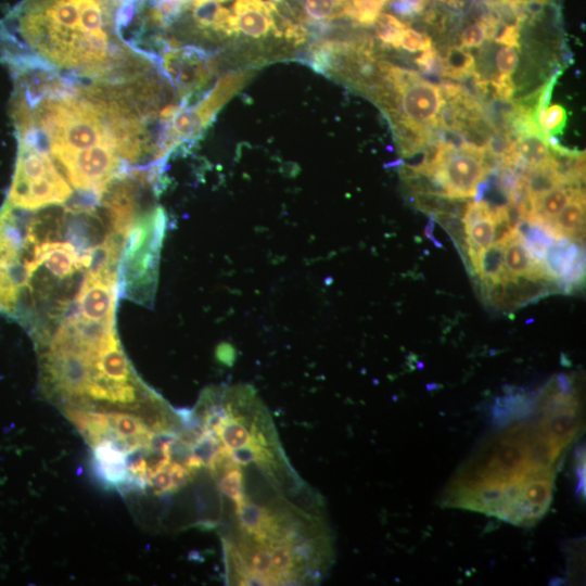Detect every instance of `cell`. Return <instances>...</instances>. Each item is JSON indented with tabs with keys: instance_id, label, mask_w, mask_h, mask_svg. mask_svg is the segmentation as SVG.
<instances>
[{
	"instance_id": "6da1fadb",
	"label": "cell",
	"mask_w": 586,
	"mask_h": 586,
	"mask_svg": "<svg viewBox=\"0 0 586 586\" xmlns=\"http://www.w3.org/2000/svg\"><path fill=\"white\" fill-rule=\"evenodd\" d=\"M114 0H26L10 23L18 47L29 52L12 61L52 71L76 81L137 76L154 63L123 42ZM117 10V9H116Z\"/></svg>"
},
{
	"instance_id": "7a4b0ae2",
	"label": "cell",
	"mask_w": 586,
	"mask_h": 586,
	"mask_svg": "<svg viewBox=\"0 0 586 586\" xmlns=\"http://www.w3.org/2000/svg\"><path fill=\"white\" fill-rule=\"evenodd\" d=\"M255 69H241L222 76L193 106L180 107L167 124L161 145L160 158L179 143L196 139L212 123L217 112L255 75Z\"/></svg>"
},
{
	"instance_id": "3957f363",
	"label": "cell",
	"mask_w": 586,
	"mask_h": 586,
	"mask_svg": "<svg viewBox=\"0 0 586 586\" xmlns=\"http://www.w3.org/2000/svg\"><path fill=\"white\" fill-rule=\"evenodd\" d=\"M156 62L176 90L181 107L190 106L192 99L206 93L203 90L215 73L214 58L205 49L195 46L179 47L171 39Z\"/></svg>"
},
{
	"instance_id": "277c9868",
	"label": "cell",
	"mask_w": 586,
	"mask_h": 586,
	"mask_svg": "<svg viewBox=\"0 0 586 586\" xmlns=\"http://www.w3.org/2000/svg\"><path fill=\"white\" fill-rule=\"evenodd\" d=\"M122 158L111 143H102L58 161L69 183L101 200L110 183L118 177Z\"/></svg>"
},
{
	"instance_id": "5b68a950",
	"label": "cell",
	"mask_w": 586,
	"mask_h": 586,
	"mask_svg": "<svg viewBox=\"0 0 586 586\" xmlns=\"http://www.w3.org/2000/svg\"><path fill=\"white\" fill-rule=\"evenodd\" d=\"M392 92L396 98V111L387 117L391 125L404 123L424 130L437 128L436 120L444 102L437 86L421 78L398 93Z\"/></svg>"
},
{
	"instance_id": "8992f818",
	"label": "cell",
	"mask_w": 586,
	"mask_h": 586,
	"mask_svg": "<svg viewBox=\"0 0 586 586\" xmlns=\"http://www.w3.org/2000/svg\"><path fill=\"white\" fill-rule=\"evenodd\" d=\"M117 294L116 270L87 271L75 297V314L85 320L114 323Z\"/></svg>"
},
{
	"instance_id": "52a82bcc",
	"label": "cell",
	"mask_w": 586,
	"mask_h": 586,
	"mask_svg": "<svg viewBox=\"0 0 586 586\" xmlns=\"http://www.w3.org/2000/svg\"><path fill=\"white\" fill-rule=\"evenodd\" d=\"M72 193L63 175L53 167L36 177H14L9 202L14 207L36 209L64 203Z\"/></svg>"
},
{
	"instance_id": "ba28073f",
	"label": "cell",
	"mask_w": 586,
	"mask_h": 586,
	"mask_svg": "<svg viewBox=\"0 0 586 586\" xmlns=\"http://www.w3.org/2000/svg\"><path fill=\"white\" fill-rule=\"evenodd\" d=\"M437 170L450 198H473L485 175L481 154L469 150L454 151Z\"/></svg>"
},
{
	"instance_id": "9c48e42d",
	"label": "cell",
	"mask_w": 586,
	"mask_h": 586,
	"mask_svg": "<svg viewBox=\"0 0 586 586\" xmlns=\"http://www.w3.org/2000/svg\"><path fill=\"white\" fill-rule=\"evenodd\" d=\"M345 3L346 0H302V9L293 17L303 25H314L319 33L328 28L329 22L345 15Z\"/></svg>"
},
{
	"instance_id": "30bf717a",
	"label": "cell",
	"mask_w": 586,
	"mask_h": 586,
	"mask_svg": "<svg viewBox=\"0 0 586 586\" xmlns=\"http://www.w3.org/2000/svg\"><path fill=\"white\" fill-rule=\"evenodd\" d=\"M548 136L544 132H530L514 140V153L528 169L546 165L549 161Z\"/></svg>"
},
{
	"instance_id": "8fae6325",
	"label": "cell",
	"mask_w": 586,
	"mask_h": 586,
	"mask_svg": "<svg viewBox=\"0 0 586 586\" xmlns=\"http://www.w3.org/2000/svg\"><path fill=\"white\" fill-rule=\"evenodd\" d=\"M585 219V195L578 191L573 199L550 221L552 227L561 234L570 239L577 238L582 241Z\"/></svg>"
},
{
	"instance_id": "7c38bea8",
	"label": "cell",
	"mask_w": 586,
	"mask_h": 586,
	"mask_svg": "<svg viewBox=\"0 0 586 586\" xmlns=\"http://www.w3.org/2000/svg\"><path fill=\"white\" fill-rule=\"evenodd\" d=\"M578 191L584 190L562 184L533 200L534 216L531 220L551 221Z\"/></svg>"
},
{
	"instance_id": "4fadbf2b",
	"label": "cell",
	"mask_w": 586,
	"mask_h": 586,
	"mask_svg": "<svg viewBox=\"0 0 586 586\" xmlns=\"http://www.w3.org/2000/svg\"><path fill=\"white\" fill-rule=\"evenodd\" d=\"M504 272L511 277L530 276L536 263L533 260L521 237L517 235L504 247Z\"/></svg>"
},
{
	"instance_id": "5bb4252c",
	"label": "cell",
	"mask_w": 586,
	"mask_h": 586,
	"mask_svg": "<svg viewBox=\"0 0 586 586\" xmlns=\"http://www.w3.org/2000/svg\"><path fill=\"white\" fill-rule=\"evenodd\" d=\"M440 55L444 65L443 77L461 80L476 72L474 58L466 48L448 47Z\"/></svg>"
},
{
	"instance_id": "9a60e30c",
	"label": "cell",
	"mask_w": 586,
	"mask_h": 586,
	"mask_svg": "<svg viewBox=\"0 0 586 586\" xmlns=\"http://www.w3.org/2000/svg\"><path fill=\"white\" fill-rule=\"evenodd\" d=\"M527 195L535 200L558 186H562L549 162L538 168L528 169L524 176Z\"/></svg>"
},
{
	"instance_id": "2e32d148",
	"label": "cell",
	"mask_w": 586,
	"mask_h": 586,
	"mask_svg": "<svg viewBox=\"0 0 586 586\" xmlns=\"http://www.w3.org/2000/svg\"><path fill=\"white\" fill-rule=\"evenodd\" d=\"M374 31L377 38L381 41L382 48H399V41L406 24L392 14L380 13L375 18Z\"/></svg>"
},
{
	"instance_id": "e0dca14e",
	"label": "cell",
	"mask_w": 586,
	"mask_h": 586,
	"mask_svg": "<svg viewBox=\"0 0 586 586\" xmlns=\"http://www.w3.org/2000/svg\"><path fill=\"white\" fill-rule=\"evenodd\" d=\"M390 0H346L345 16L362 26L373 25Z\"/></svg>"
},
{
	"instance_id": "ac0fdd59",
	"label": "cell",
	"mask_w": 586,
	"mask_h": 586,
	"mask_svg": "<svg viewBox=\"0 0 586 586\" xmlns=\"http://www.w3.org/2000/svg\"><path fill=\"white\" fill-rule=\"evenodd\" d=\"M468 251L480 255L483 250L493 244L494 219L485 217L466 227Z\"/></svg>"
},
{
	"instance_id": "d6986e66",
	"label": "cell",
	"mask_w": 586,
	"mask_h": 586,
	"mask_svg": "<svg viewBox=\"0 0 586 586\" xmlns=\"http://www.w3.org/2000/svg\"><path fill=\"white\" fill-rule=\"evenodd\" d=\"M504 247L499 244H491L483 250L477 258L476 276L498 279L504 272Z\"/></svg>"
},
{
	"instance_id": "ffe728a7",
	"label": "cell",
	"mask_w": 586,
	"mask_h": 586,
	"mask_svg": "<svg viewBox=\"0 0 586 586\" xmlns=\"http://www.w3.org/2000/svg\"><path fill=\"white\" fill-rule=\"evenodd\" d=\"M570 241L569 237L563 235L546 249L543 265L548 279L561 278L565 264V247Z\"/></svg>"
},
{
	"instance_id": "44dd1931",
	"label": "cell",
	"mask_w": 586,
	"mask_h": 586,
	"mask_svg": "<svg viewBox=\"0 0 586 586\" xmlns=\"http://www.w3.org/2000/svg\"><path fill=\"white\" fill-rule=\"evenodd\" d=\"M433 217L451 237L459 254L462 255L466 253L468 251V235L463 220L448 214H435Z\"/></svg>"
},
{
	"instance_id": "7402d4cb",
	"label": "cell",
	"mask_w": 586,
	"mask_h": 586,
	"mask_svg": "<svg viewBox=\"0 0 586 586\" xmlns=\"http://www.w3.org/2000/svg\"><path fill=\"white\" fill-rule=\"evenodd\" d=\"M566 118L565 107L561 104H552L546 107L540 127L547 136L556 137L563 132Z\"/></svg>"
},
{
	"instance_id": "603a6c76",
	"label": "cell",
	"mask_w": 586,
	"mask_h": 586,
	"mask_svg": "<svg viewBox=\"0 0 586 586\" xmlns=\"http://www.w3.org/2000/svg\"><path fill=\"white\" fill-rule=\"evenodd\" d=\"M514 149V140L512 137L504 130H496L489 135L486 140L485 150L498 158L511 154Z\"/></svg>"
},
{
	"instance_id": "cb8c5ba5",
	"label": "cell",
	"mask_w": 586,
	"mask_h": 586,
	"mask_svg": "<svg viewBox=\"0 0 586 586\" xmlns=\"http://www.w3.org/2000/svg\"><path fill=\"white\" fill-rule=\"evenodd\" d=\"M399 48L411 53L425 51L432 48V39L425 33L406 27L400 37Z\"/></svg>"
},
{
	"instance_id": "d4e9b609",
	"label": "cell",
	"mask_w": 586,
	"mask_h": 586,
	"mask_svg": "<svg viewBox=\"0 0 586 586\" xmlns=\"http://www.w3.org/2000/svg\"><path fill=\"white\" fill-rule=\"evenodd\" d=\"M521 24H505L499 22L493 40L507 47L520 48Z\"/></svg>"
},
{
	"instance_id": "484cf974",
	"label": "cell",
	"mask_w": 586,
	"mask_h": 586,
	"mask_svg": "<svg viewBox=\"0 0 586 586\" xmlns=\"http://www.w3.org/2000/svg\"><path fill=\"white\" fill-rule=\"evenodd\" d=\"M486 39L484 26L481 22L473 23L463 28L460 34V47L477 48Z\"/></svg>"
},
{
	"instance_id": "4316f807",
	"label": "cell",
	"mask_w": 586,
	"mask_h": 586,
	"mask_svg": "<svg viewBox=\"0 0 586 586\" xmlns=\"http://www.w3.org/2000/svg\"><path fill=\"white\" fill-rule=\"evenodd\" d=\"M519 56L513 47H502L496 54V65L500 74L511 75L518 65Z\"/></svg>"
},
{
	"instance_id": "83f0119b",
	"label": "cell",
	"mask_w": 586,
	"mask_h": 586,
	"mask_svg": "<svg viewBox=\"0 0 586 586\" xmlns=\"http://www.w3.org/2000/svg\"><path fill=\"white\" fill-rule=\"evenodd\" d=\"M493 88V98L502 100H511L514 93V84L510 75L499 74L497 77L489 80Z\"/></svg>"
},
{
	"instance_id": "f1b7e54d",
	"label": "cell",
	"mask_w": 586,
	"mask_h": 586,
	"mask_svg": "<svg viewBox=\"0 0 586 586\" xmlns=\"http://www.w3.org/2000/svg\"><path fill=\"white\" fill-rule=\"evenodd\" d=\"M429 0H392V9L403 16H413L424 11Z\"/></svg>"
},
{
	"instance_id": "f546056e",
	"label": "cell",
	"mask_w": 586,
	"mask_h": 586,
	"mask_svg": "<svg viewBox=\"0 0 586 586\" xmlns=\"http://www.w3.org/2000/svg\"><path fill=\"white\" fill-rule=\"evenodd\" d=\"M504 280L502 278L495 279L493 284L487 291L485 303L493 306L494 308L501 309L504 301Z\"/></svg>"
},
{
	"instance_id": "4dcf8cb0",
	"label": "cell",
	"mask_w": 586,
	"mask_h": 586,
	"mask_svg": "<svg viewBox=\"0 0 586 586\" xmlns=\"http://www.w3.org/2000/svg\"><path fill=\"white\" fill-rule=\"evenodd\" d=\"M156 1L174 5L183 11L184 9H187L188 4H190L192 0H156Z\"/></svg>"
},
{
	"instance_id": "1f68e13d",
	"label": "cell",
	"mask_w": 586,
	"mask_h": 586,
	"mask_svg": "<svg viewBox=\"0 0 586 586\" xmlns=\"http://www.w3.org/2000/svg\"><path fill=\"white\" fill-rule=\"evenodd\" d=\"M434 226H435V219H434L433 216H430L429 222H428V225H426L425 228H424V234H425V237L429 238L430 235H432L433 230H434Z\"/></svg>"
},
{
	"instance_id": "d6a6232c",
	"label": "cell",
	"mask_w": 586,
	"mask_h": 586,
	"mask_svg": "<svg viewBox=\"0 0 586 586\" xmlns=\"http://www.w3.org/2000/svg\"><path fill=\"white\" fill-rule=\"evenodd\" d=\"M528 0H498V3H506L510 5H522Z\"/></svg>"
},
{
	"instance_id": "836d02e7",
	"label": "cell",
	"mask_w": 586,
	"mask_h": 586,
	"mask_svg": "<svg viewBox=\"0 0 586 586\" xmlns=\"http://www.w3.org/2000/svg\"><path fill=\"white\" fill-rule=\"evenodd\" d=\"M269 1L273 2L275 4H280L284 2V0H269Z\"/></svg>"
},
{
	"instance_id": "e575fe53",
	"label": "cell",
	"mask_w": 586,
	"mask_h": 586,
	"mask_svg": "<svg viewBox=\"0 0 586 586\" xmlns=\"http://www.w3.org/2000/svg\"><path fill=\"white\" fill-rule=\"evenodd\" d=\"M212 1H215V2H224L226 0H212Z\"/></svg>"
},
{
	"instance_id": "d590c367",
	"label": "cell",
	"mask_w": 586,
	"mask_h": 586,
	"mask_svg": "<svg viewBox=\"0 0 586 586\" xmlns=\"http://www.w3.org/2000/svg\"><path fill=\"white\" fill-rule=\"evenodd\" d=\"M438 1H445V0H438Z\"/></svg>"
}]
</instances>
